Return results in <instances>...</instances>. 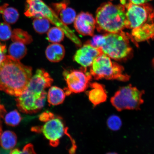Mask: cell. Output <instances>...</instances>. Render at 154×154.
I'll return each instance as SVG.
<instances>
[{
    "label": "cell",
    "mask_w": 154,
    "mask_h": 154,
    "mask_svg": "<svg viewBox=\"0 0 154 154\" xmlns=\"http://www.w3.org/2000/svg\"><path fill=\"white\" fill-rule=\"evenodd\" d=\"M32 75L31 67L6 55L0 65V90L9 95L18 97L26 91Z\"/></svg>",
    "instance_id": "obj_1"
},
{
    "label": "cell",
    "mask_w": 154,
    "mask_h": 154,
    "mask_svg": "<svg viewBox=\"0 0 154 154\" xmlns=\"http://www.w3.org/2000/svg\"><path fill=\"white\" fill-rule=\"evenodd\" d=\"M126 9L122 5L110 2L102 4L96 13V26L98 31L109 33L120 31L126 28Z\"/></svg>",
    "instance_id": "obj_2"
},
{
    "label": "cell",
    "mask_w": 154,
    "mask_h": 154,
    "mask_svg": "<svg viewBox=\"0 0 154 154\" xmlns=\"http://www.w3.org/2000/svg\"><path fill=\"white\" fill-rule=\"evenodd\" d=\"M24 14L28 17H44L61 29L67 37L78 47H81V41L72 30L61 21L51 7L42 0H26Z\"/></svg>",
    "instance_id": "obj_3"
},
{
    "label": "cell",
    "mask_w": 154,
    "mask_h": 154,
    "mask_svg": "<svg viewBox=\"0 0 154 154\" xmlns=\"http://www.w3.org/2000/svg\"><path fill=\"white\" fill-rule=\"evenodd\" d=\"M124 67L112 61L110 58L102 54L96 57L92 63L90 73L96 80L105 79L126 82L130 76L124 73Z\"/></svg>",
    "instance_id": "obj_4"
},
{
    "label": "cell",
    "mask_w": 154,
    "mask_h": 154,
    "mask_svg": "<svg viewBox=\"0 0 154 154\" xmlns=\"http://www.w3.org/2000/svg\"><path fill=\"white\" fill-rule=\"evenodd\" d=\"M105 41L101 48L103 53L111 58L120 60L131 52L129 39L131 36L122 30L105 35Z\"/></svg>",
    "instance_id": "obj_5"
},
{
    "label": "cell",
    "mask_w": 154,
    "mask_h": 154,
    "mask_svg": "<svg viewBox=\"0 0 154 154\" xmlns=\"http://www.w3.org/2000/svg\"><path fill=\"white\" fill-rule=\"evenodd\" d=\"M143 90H140L131 85L119 89L111 98L112 105L117 111L124 110H139L144 103L142 96Z\"/></svg>",
    "instance_id": "obj_6"
},
{
    "label": "cell",
    "mask_w": 154,
    "mask_h": 154,
    "mask_svg": "<svg viewBox=\"0 0 154 154\" xmlns=\"http://www.w3.org/2000/svg\"><path fill=\"white\" fill-rule=\"evenodd\" d=\"M63 74L67 85L65 89L67 95L85 91L92 77L90 72H87L86 68L84 67L80 70L65 71Z\"/></svg>",
    "instance_id": "obj_7"
},
{
    "label": "cell",
    "mask_w": 154,
    "mask_h": 154,
    "mask_svg": "<svg viewBox=\"0 0 154 154\" xmlns=\"http://www.w3.org/2000/svg\"><path fill=\"white\" fill-rule=\"evenodd\" d=\"M124 6L126 9V28L132 29L145 23L153 9L148 3L140 5L128 3Z\"/></svg>",
    "instance_id": "obj_8"
},
{
    "label": "cell",
    "mask_w": 154,
    "mask_h": 154,
    "mask_svg": "<svg viewBox=\"0 0 154 154\" xmlns=\"http://www.w3.org/2000/svg\"><path fill=\"white\" fill-rule=\"evenodd\" d=\"M47 97L45 91L38 94L26 90L22 95L17 97L16 99L17 106L23 113L26 114L35 113L43 108Z\"/></svg>",
    "instance_id": "obj_9"
},
{
    "label": "cell",
    "mask_w": 154,
    "mask_h": 154,
    "mask_svg": "<svg viewBox=\"0 0 154 154\" xmlns=\"http://www.w3.org/2000/svg\"><path fill=\"white\" fill-rule=\"evenodd\" d=\"M67 130L62 120L54 116L46 121L41 128L44 136L49 140L50 144L54 147L59 145L60 140L63 135L69 136Z\"/></svg>",
    "instance_id": "obj_10"
},
{
    "label": "cell",
    "mask_w": 154,
    "mask_h": 154,
    "mask_svg": "<svg viewBox=\"0 0 154 154\" xmlns=\"http://www.w3.org/2000/svg\"><path fill=\"white\" fill-rule=\"evenodd\" d=\"M53 82V80L48 72L43 69H38L31 79L26 90L34 93L41 94L45 91L46 88L51 86Z\"/></svg>",
    "instance_id": "obj_11"
},
{
    "label": "cell",
    "mask_w": 154,
    "mask_h": 154,
    "mask_svg": "<svg viewBox=\"0 0 154 154\" xmlns=\"http://www.w3.org/2000/svg\"><path fill=\"white\" fill-rule=\"evenodd\" d=\"M103 54L101 48H94L86 43L77 51L74 55V60L84 67L91 66L94 60Z\"/></svg>",
    "instance_id": "obj_12"
},
{
    "label": "cell",
    "mask_w": 154,
    "mask_h": 154,
    "mask_svg": "<svg viewBox=\"0 0 154 154\" xmlns=\"http://www.w3.org/2000/svg\"><path fill=\"white\" fill-rule=\"evenodd\" d=\"M74 26L79 34L84 36H93L96 27L95 19L89 13L81 12L76 17Z\"/></svg>",
    "instance_id": "obj_13"
},
{
    "label": "cell",
    "mask_w": 154,
    "mask_h": 154,
    "mask_svg": "<svg viewBox=\"0 0 154 154\" xmlns=\"http://www.w3.org/2000/svg\"><path fill=\"white\" fill-rule=\"evenodd\" d=\"M131 36L134 41L137 42L146 41L154 37L153 10L145 23L138 27L132 29Z\"/></svg>",
    "instance_id": "obj_14"
},
{
    "label": "cell",
    "mask_w": 154,
    "mask_h": 154,
    "mask_svg": "<svg viewBox=\"0 0 154 154\" xmlns=\"http://www.w3.org/2000/svg\"><path fill=\"white\" fill-rule=\"evenodd\" d=\"M92 89L88 92L89 100L94 107L104 103L107 99L106 92L103 85L97 83L90 84Z\"/></svg>",
    "instance_id": "obj_15"
},
{
    "label": "cell",
    "mask_w": 154,
    "mask_h": 154,
    "mask_svg": "<svg viewBox=\"0 0 154 154\" xmlns=\"http://www.w3.org/2000/svg\"><path fill=\"white\" fill-rule=\"evenodd\" d=\"M65 49L62 45L53 43L48 46L46 50V57L49 61L57 63L62 60L65 55Z\"/></svg>",
    "instance_id": "obj_16"
},
{
    "label": "cell",
    "mask_w": 154,
    "mask_h": 154,
    "mask_svg": "<svg viewBox=\"0 0 154 154\" xmlns=\"http://www.w3.org/2000/svg\"><path fill=\"white\" fill-rule=\"evenodd\" d=\"M17 136L14 132L10 131H3L2 121L0 119V144L3 149L11 150L17 143Z\"/></svg>",
    "instance_id": "obj_17"
},
{
    "label": "cell",
    "mask_w": 154,
    "mask_h": 154,
    "mask_svg": "<svg viewBox=\"0 0 154 154\" xmlns=\"http://www.w3.org/2000/svg\"><path fill=\"white\" fill-rule=\"evenodd\" d=\"M66 94L61 88L56 86L51 87L47 95V100L50 105L57 106L64 101Z\"/></svg>",
    "instance_id": "obj_18"
},
{
    "label": "cell",
    "mask_w": 154,
    "mask_h": 154,
    "mask_svg": "<svg viewBox=\"0 0 154 154\" xmlns=\"http://www.w3.org/2000/svg\"><path fill=\"white\" fill-rule=\"evenodd\" d=\"M7 4L0 6V13L2 14L4 20L8 24H13L16 23L19 18L18 11L13 7H7Z\"/></svg>",
    "instance_id": "obj_19"
},
{
    "label": "cell",
    "mask_w": 154,
    "mask_h": 154,
    "mask_svg": "<svg viewBox=\"0 0 154 154\" xmlns=\"http://www.w3.org/2000/svg\"><path fill=\"white\" fill-rule=\"evenodd\" d=\"M27 51L25 44L17 42H14L11 44L8 50L9 55L19 61L26 55Z\"/></svg>",
    "instance_id": "obj_20"
},
{
    "label": "cell",
    "mask_w": 154,
    "mask_h": 154,
    "mask_svg": "<svg viewBox=\"0 0 154 154\" xmlns=\"http://www.w3.org/2000/svg\"><path fill=\"white\" fill-rule=\"evenodd\" d=\"M11 40L13 42H19L25 44H28L32 41V36L27 32L21 29H15L12 31Z\"/></svg>",
    "instance_id": "obj_21"
},
{
    "label": "cell",
    "mask_w": 154,
    "mask_h": 154,
    "mask_svg": "<svg viewBox=\"0 0 154 154\" xmlns=\"http://www.w3.org/2000/svg\"><path fill=\"white\" fill-rule=\"evenodd\" d=\"M60 20L65 25L72 24L76 17V12L74 9L67 7L61 9L57 14Z\"/></svg>",
    "instance_id": "obj_22"
},
{
    "label": "cell",
    "mask_w": 154,
    "mask_h": 154,
    "mask_svg": "<svg viewBox=\"0 0 154 154\" xmlns=\"http://www.w3.org/2000/svg\"><path fill=\"white\" fill-rule=\"evenodd\" d=\"M50 22L48 19L44 17L35 18L32 23L35 30L39 34L46 33L49 30Z\"/></svg>",
    "instance_id": "obj_23"
},
{
    "label": "cell",
    "mask_w": 154,
    "mask_h": 154,
    "mask_svg": "<svg viewBox=\"0 0 154 154\" xmlns=\"http://www.w3.org/2000/svg\"><path fill=\"white\" fill-rule=\"evenodd\" d=\"M65 34L63 31L57 27H53L48 32L47 38L49 41L53 43H58L62 41Z\"/></svg>",
    "instance_id": "obj_24"
},
{
    "label": "cell",
    "mask_w": 154,
    "mask_h": 154,
    "mask_svg": "<svg viewBox=\"0 0 154 154\" xmlns=\"http://www.w3.org/2000/svg\"><path fill=\"white\" fill-rule=\"evenodd\" d=\"M22 120V117L18 111L14 110L10 112L6 115L5 118V124L8 126H17Z\"/></svg>",
    "instance_id": "obj_25"
},
{
    "label": "cell",
    "mask_w": 154,
    "mask_h": 154,
    "mask_svg": "<svg viewBox=\"0 0 154 154\" xmlns=\"http://www.w3.org/2000/svg\"><path fill=\"white\" fill-rule=\"evenodd\" d=\"M107 124L109 129L113 131H117L120 130L122 126V121L118 116L112 115L108 119Z\"/></svg>",
    "instance_id": "obj_26"
},
{
    "label": "cell",
    "mask_w": 154,
    "mask_h": 154,
    "mask_svg": "<svg viewBox=\"0 0 154 154\" xmlns=\"http://www.w3.org/2000/svg\"><path fill=\"white\" fill-rule=\"evenodd\" d=\"M12 31L10 26L6 23H0V40L5 41L11 37Z\"/></svg>",
    "instance_id": "obj_27"
},
{
    "label": "cell",
    "mask_w": 154,
    "mask_h": 154,
    "mask_svg": "<svg viewBox=\"0 0 154 154\" xmlns=\"http://www.w3.org/2000/svg\"><path fill=\"white\" fill-rule=\"evenodd\" d=\"M105 35H95L90 41L86 43L89 44L92 47L96 48H101L105 43Z\"/></svg>",
    "instance_id": "obj_28"
},
{
    "label": "cell",
    "mask_w": 154,
    "mask_h": 154,
    "mask_svg": "<svg viewBox=\"0 0 154 154\" xmlns=\"http://www.w3.org/2000/svg\"><path fill=\"white\" fill-rule=\"evenodd\" d=\"M10 154H36L34 151L33 145L28 144L25 146L22 150L16 149H13Z\"/></svg>",
    "instance_id": "obj_29"
},
{
    "label": "cell",
    "mask_w": 154,
    "mask_h": 154,
    "mask_svg": "<svg viewBox=\"0 0 154 154\" xmlns=\"http://www.w3.org/2000/svg\"><path fill=\"white\" fill-rule=\"evenodd\" d=\"M69 3L70 2L68 0H64L61 2L53 3L51 5V8L57 15L58 13L61 9L68 7Z\"/></svg>",
    "instance_id": "obj_30"
},
{
    "label": "cell",
    "mask_w": 154,
    "mask_h": 154,
    "mask_svg": "<svg viewBox=\"0 0 154 154\" xmlns=\"http://www.w3.org/2000/svg\"><path fill=\"white\" fill-rule=\"evenodd\" d=\"M7 47L5 44H2L0 42V65L5 60L6 55Z\"/></svg>",
    "instance_id": "obj_31"
},
{
    "label": "cell",
    "mask_w": 154,
    "mask_h": 154,
    "mask_svg": "<svg viewBox=\"0 0 154 154\" xmlns=\"http://www.w3.org/2000/svg\"><path fill=\"white\" fill-rule=\"evenodd\" d=\"M54 116V115L51 112H44L40 116V120L45 122Z\"/></svg>",
    "instance_id": "obj_32"
},
{
    "label": "cell",
    "mask_w": 154,
    "mask_h": 154,
    "mask_svg": "<svg viewBox=\"0 0 154 154\" xmlns=\"http://www.w3.org/2000/svg\"><path fill=\"white\" fill-rule=\"evenodd\" d=\"M151 1L152 0H126V4L131 3L136 5L144 4L147 3Z\"/></svg>",
    "instance_id": "obj_33"
},
{
    "label": "cell",
    "mask_w": 154,
    "mask_h": 154,
    "mask_svg": "<svg viewBox=\"0 0 154 154\" xmlns=\"http://www.w3.org/2000/svg\"><path fill=\"white\" fill-rule=\"evenodd\" d=\"M6 113V110L4 107L0 103V117H3Z\"/></svg>",
    "instance_id": "obj_34"
},
{
    "label": "cell",
    "mask_w": 154,
    "mask_h": 154,
    "mask_svg": "<svg viewBox=\"0 0 154 154\" xmlns=\"http://www.w3.org/2000/svg\"><path fill=\"white\" fill-rule=\"evenodd\" d=\"M106 154H118V153H116L115 152H109L107 153Z\"/></svg>",
    "instance_id": "obj_35"
}]
</instances>
